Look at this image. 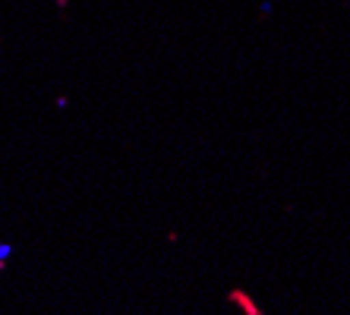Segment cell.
Here are the masks:
<instances>
[{
    "label": "cell",
    "mask_w": 350,
    "mask_h": 315,
    "mask_svg": "<svg viewBox=\"0 0 350 315\" xmlns=\"http://www.w3.org/2000/svg\"><path fill=\"white\" fill-rule=\"evenodd\" d=\"M228 303H230V306H237V309H240V312H243V315H265V312H262V309H259V303H256V299L250 297V293H246V290H240V287H234V290H228Z\"/></svg>",
    "instance_id": "obj_1"
},
{
    "label": "cell",
    "mask_w": 350,
    "mask_h": 315,
    "mask_svg": "<svg viewBox=\"0 0 350 315\" xmlns=\"http://www.w3.org/2000/svg\"><path fill=\"white\" fill-rule=\"evenodd\" d=\"M10 252H13V246H7V243H0V268L7 265V259H10Z\"/></svg>",
    "instance_id": "obj_2"
}]
</instances>
